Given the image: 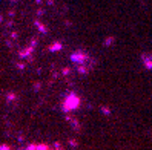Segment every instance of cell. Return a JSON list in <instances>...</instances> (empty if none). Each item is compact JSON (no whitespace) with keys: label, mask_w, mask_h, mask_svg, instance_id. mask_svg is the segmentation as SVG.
<instances>
[{"label":"cell","mask_w":152,"mask_h":150,"mask_svg":"<svg viewBox=\"0 0 152 150\" xmlns=\"http://www.w3.org/2000/svg\"><path fill=\"white\" fill-rule=\"evenodd\" d=\"M0 150H12L10 144H0Z\"/></svg>","instance_id":"obj_2"},{"label":"cell","mask_w":152,"mask_h":150,"mask_svg":"<svg viewBox=\"0 0 152 150\" xmlns=\"http://www.w3.org/2000/svg\"><path fill=\"white\" fill-rule=\"evenodd\" d=\"M143 63H145V66L148 67V69H152V55L149 54H145L143 55Z\"/></svg>","instance_id":"obj_1"},{"label":"cell","mask_w":152,"mask_h":150,"mask_svg":"<svg viewBox=\"0 0 152 150\" xmlns=\"http://www.w3.org/2000/svg\"><path fill=\"white\" fill-rule=\"evenodd\" d=\"M26 150H40V149H39V146H37V144H31V146L26 147Z\"/></svg>","instance_id":"obj_3"},{"label":"cell","mask_w":152,"mask_h":150,"mask_svg":"<svg viewBox=\"0 0 152 150\" xmlns=\"http://www.w3.org/2000/svg\"><path fill=\"white\" fill-rule=\"evenodd\" d=\"M15 98H17L15 93H8V100H10V101H12V100H15Z\"/></svg>","instance_id":"obj_4"}]
</instances>
